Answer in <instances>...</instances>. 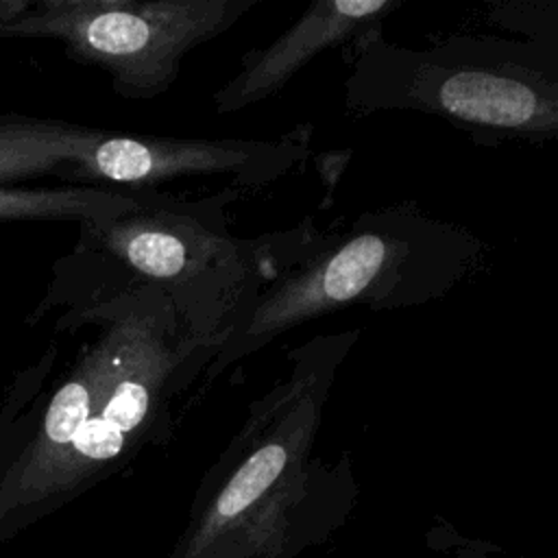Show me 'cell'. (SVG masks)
<instances>
[{"instance_id":"6da1fadb","label":"cell","mask_w":558,"mask_h":558,"mask_svg":"<svg viewBox=\"0 0 558 558\" xmlns=\"http://www.w3.org/2000/svg\"><path fill=\"white\" fill-rule=\"evenodd\" d=\"M484 262V242L469 229L403 203L360 214L264 288L240 327L203 373L216 381L235 362L312 318L364 305L408 310L447 296Z\"/></svg>"},{"instance_id":"7a4b0ae2","label":"cell","mask_w":558,"mask_h":558,"mask_svg":"<svg viewBox=\"0 0 558 558\" xmlns=\"http://www.w3.org/2000/svg\"><path fill=\"white\" fill-rule=\"evenodd\" d=\"M235 198L233 190L198 201L148 190L137 209L78 225L74 251L124 279L163 290L194 336L222 347L264 288L318 238L305 225L235 238L227 218V205Z\"/></svg>"},{"instance_id":"3957f363","label":"cell","mask_w":558,"mask_h":558,"mask_svg":"<svg viewBox=\"0 0 558 558\" xmlns=\"http://www.w3.org/2000/svg\"><path fill=\"white\" fill-rule=\"evenodd\" d=\"M360 329L318 333L288 351V373L251 401L246 421L207 473L185 558H225L235 543L277 538L323 471L307 466L336 375Z\"/></svg>"},{"instance_id":"277c9868","label":"cell","mask_w":558,"mask_h":558,"mask_svg":"<svg viewBox=\"0 0 558 558\" xmlns=\"http://www.w3.org/2000/svg\"><path fill=\"white\" fill-rule=\"evenodd\" d=\"M344 81L351 116L414 109L473 135L551 140L558 131L556 50L495 37H449L429 50L384 41L381 24L355 37Z\"/></svg>"},{"instance_id":"5b68a950","label":"cell","mask_w":558,"mask_h":558,"mask_svg":"<svg viewBox=\"0 0 558 558\" xmlns=\"http://www.w3.org/2000/svg\"><path fill=\"white\" fill-rule=\"evenodd\" d=\"M259 0H28L0 37L63 44L78 63L96 65L118 96L153 100L179 78L194 48L235 26Z\"/></svg>"},{"instance_id":"8992f818","label":"cell","mask_w":558,"mask_h":558,"mask_svg":"<svg viewBox=\"0 0 558 558\" xmlns=\"http://www.w3.org/2000/svg\"><path fill=\"white\" fill-rule=\"evenodd\" d=\"M399 0H318L268 46L242 54L238 72L211 94L216 113H233L281 92L320 52L355 39L395 11Z\"/></svg>"},{"instance_id":"52a82bcc","label":"cell","mask_w":558,"mask_h":558,"mask_svg":"<svg viewBox=\"0 0 558 558\" xmlns=\"http://www.w3.org/2000/svg\"><path fill=\"white\" fill-rule=\"evenodd\" d=\"M146 192L94 185H0V220L100 222L137 209Z\"/></svg>"},{"instance_id":"ba28073f","label":"cell","mask_w":558,"mask_h":558,"mask_svg":"<svg viewBox=\"0 0 558 558\" xmlns=\"http://www.w3.org/2000/svg\"><path fill=\"white\" fill-rule=\"evenodd\" d=\"M28 7V0H0V22L13 20Z\"/></svg>"}]
</instances>
